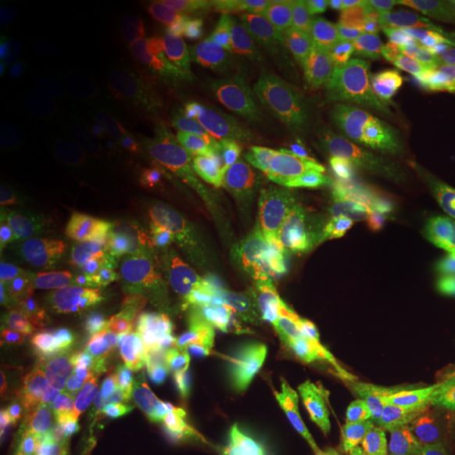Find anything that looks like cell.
<instances>
[{"mask_svg":"<svg viewBox=\"0 0 455 455\" xmlns=\"http://www.w3.org/2000/svg\"><path fill=\"white\" fill-rule=\"evenodd\" d=\"M268 213L284 243L371 281L403 266L378 213L344 181L316 169H291L275 181Z\"/></svg>","mask_w":455,"mask_h":455,"instance_id":"1","label":"cell"},{"mask_svg":"<svg viewBox=\"0 0 455 455\" xmlns=\"http://www.w3.org/2000/svg\"><path fill=\"white\" fill-rule=\"evenodd\" d=\"M367 363L373 386L392 405L455 449V367L418 318L398 316L388 344Z\"/></svg>","mask_w":455,"mask_h":455,"instance_id":"2","label":"cell"},{"mask_svg":"<svg viewBox=\"0 0 455 455\" xmlns=\"http://www.w3.org/2000/svg\"><path fill=\"white\" fill-rule=\"evenodd\" d=\"M325 123L335 144L384 181L409 195L455 201V180L419 150L413 131L395 141L375 138L367 124V98L358 95L329 108Z\"/></svg>","mask_w":455,"mask_h":455,"instance_id":"3","label":"cell"},{"mask_svg":"<svg viewBox=\"0 0 455 455\" xmlns=\"http://www.w3.org/2000/svg\"><path fill=\"white\" fill-rule=\"evenodd\" d=\"M161 221L173 241L201 251L230 247L244 232V218L232 198L198 178H178L164 190Z\"/></svg>","mask_w":455,"mask_h":455,"instance_id":"4","label":"cell"},{"mask_svg":"<svg viewBox=\"0 0 455 455\" xmlns=\"http://www.w3.org/2000/svg\"><path fill=\"white\" fill-rule=\"evenodd\" d=\"M55 266L68 284L95 298H123L144 278L133 253L89 235L66 236L57 244Z\"/></svg>","mask_w":455,"mask_h":455,"instance_id":"5","label":"cell"},{"mask_svg":"<svg viewBox=\"0 0 455 455\" xmlns=\"http://www.w3.org/2000/svg\"><path fill=\"white\" fill-rule=\"evenodd\" d=\"M299 74L306 95L323 110L358 98L365 84L356 49L333 38H321L304 49Z\"/></svg>","mask_w":455,"mask_h":455,"instance_id":"6","label":"cell"},{"mask_svg":"<svg viewBox=\"0 0 455 455\" xmlns=\"http://www.w3.org/2000/svg\"><path fill=\"white\" fill-rule=\"evenodd\" d=\"M135 378L144 396L158 407L198 411L212 403L213 388L204 373L195 363L175 352H148L140 358Z\"/></svg>","mask_w":455,"mask_h":455,"instance_id":"7","label":"cell"},{"mask_svg":"<svg viewBox=\"0 0 455 455\" xmlns=\"http://www.w3.org/2000/svg\"><path fill=\"white\" fill-rule=\"evenodd\" d=\"M171 331L203 365L228 382H243L251 371V358L241 341L235 339L226 325L209 312L188 308L171 316Z\"/></svg>","mask_w":455,"mask_h":455,"instance_id":"8","label":"cell"},{"mask_svg":"<svg viewBox=\"0 0 455 455\" xmlns=\"http://www.w3.org/2000/svg\"><path fill=\"white\" fill-rule=\"evenodd\" d=\"M60 352L57 327L44 315L4 308L0 315V355L4 373L41 371Z\"/></svg>","mask_w":455,"mask_h":455,"instance_id":"9","label":"cell"},{"mask_svg":"<svg viewBox=\"0 0 455 455\" xmlns=\"http://www.w3.org/2000/svg\"><path fill=\"white\" fill-rule=\"evenodd\" d=\"M84 220L95 236L123 249L150 247L158 238L156 213L129 192H101L91 198Z\"/></svg>","mask_w":455,"mask_h":455,"instance_id":"10","label":"cell"},{"mask_svg":"<svg viewBox=\"0 0 455 455\" xmlns=\"http://www.w3.org/2000/svg\"><path fill=\"white\" fill-rule=\"evenodd\" d=\"M407 100L419 150L455 180V95L418 83Z\"/></svg>","mask_w":455,"mask_h":455,"instance_id":"11","label":"cell"},{"mask_svg":"<svg viewBox=\"0 0 455 455\" xmlns=\"http://www.w3.org/2000/svg\"><path fill=\"white\" fill-rule=\"evenodd\" d=\"M236 301L264 318L266 329L284 350L299 352L318 333V329L298 301L266 278H247L238 284Z\"/></svg>","mask_w":455,"mask_h":455,"instance_id":"12","label":"cell"},{"mask_svg":"<svg viewBox=\"0 0 455 455\" xmlns=\"http://www.w3.org/2000/svg\"><path fill=\"white\" fill-rule=\"evenodd\" d=\"M369 28L386 49L418 64L432 60L453 36V32L415 15L403 4H388L375 11Z\"/></svg>","mask_w":455,"mask_h":455,"instance_id":"13","label":"cell"},{"mask_svg":"<svg viewBox=\"0 0 455 455\" xmlns=\"http://www.w3.org/2000/svg\"><path fill=\"white\" fill-rule=\"evenodd\" d=\"M89 131L108 141H124L140 135L146 127L140 108L121 100L93 101L84 112Z\"/></svg>","mask_w":455,"mask_h":455,"instance_id":"14","label":"cell"},{"mask_svg":"<svg viewBox=\"0 0 455 455\" xmlns=\"http://www.w3.org/2000/svg\"><path fill=\"white\" fill-rule=\"evenodd\" d=\"M20 101L21 114H24V135L11 148L9 155L17 163H32L43 155L44 144L53 133L55 110L47 100L38 98V95H28Z\"/></svg>","mask_w":455,"mask_h":455,"instance_id":"15","label":"cell"},{"mask_svg":"<svg viewBox=\"0 0 455 455\" xmlns=\"http://www.w3.org/2000/svg\"><path fill=\"white\" fill-rule=\"evenodd\" d=\"M44 28L32 17L9 15L0 21V61L15 64L43 47Z\"/></svg>","mask_w":455,"mask_h":455,"instance_id":"16","label":"cell"},{"mask_svg":"<svg viewBox=\"0 0 455 455\" xmlns=\"http://www.w3.org/2000/svg\"><path fill=\"white\" fill-rule=\"evenodd\" d=\"M407 428L396 418L371 419L358 426L350 443V455H401Z\"/></svg>","mask_w":455,"mask_h":455,"instance_id":"17","label":"cell"},{"mask_svg":"<svg viewBox=\"0 0 455 455\" xmlns=\"http://www.w3.org/2000/svg\"><path fill=\"white\" fill-rule=\"evenodd\" d=\"M298 355L306 367L321 378L329 379V382H346L348 379V363L329 335L316 333Z\"/></svg>","mask_w":455,"mask_h":455,"instance_id":"18","label":"cell"},{"mask_svg":"<svg viewBox=\"0 0 455 455\" xmlns=\"http://www.w3.org/2000/svg\"><path fill=\"white\" fill-rule=\"evenodd\" d=\"M418 78L422 84H428L432 89L447 91L453 93L455 91V34L445 43L439 53L432 60L422 64L418 70Z\"/></svg>","mask_w":455,"mask_h":455,"instance_id":"19","label":"cell"},{"mask_svg":"<svg viewBox=\"0 0 455 455\" xmlns=\"http://www.w3.org/2000/svg\"><path fill=\"white\" fill-rule=\"evenodd\" d=\"M64 171H66V163L61 156L47 155L38 158V161L34 163L24 175L26 192L34 196L47 195V192L53 190V188L61 181V178H64Z\"/></svg>","mask_w":455,"mask_h":455,"instance_id":"20","label":"cell"},{"mask_svg":"<svg viewBox=\"0 0 455 455\" xmlns=\"http://www.w3.org/2000/svg\"><path fill=\"white\" fill-rule=\"evenodd\" d=\"M24 135V114L21 101L13 93L4 91L3 104H0V144L3 148H13Z\"/></svg>","mask_w":455,"mask_h":455,"instance_id":"21","label":"cell"},{"mask_svg":"<svg viewBox=\"0 0 455 455\" xmlns=\"http://www.w3.org/2000/svg\"><path fill=\"white\" fill-rule=\"evenodd\" d=\"M226 327L232 338L241 341V344H259V341L264 339V335L268 333L264 318H261L255 310L249 308L232 312V315L228 316Z\"/></svg>","mask_w":455,"mask_h":455,"instance_id":"22","label":"cell"},{"mask_svg":"<svg viewBox=\"0 0 455 455\" xmlns=\"http://www.w3.org/2000/svg\"><path fill=\"white\" fill-rule=\"evenodd\" d=\"M401 4L432 24L455 30V0H409Z\"/></svg>","mask_w":455,"mask_h":455,"instance_id":"23","label":"cell"},{"mask_svg":"<svg viewBox=\"0 0 455 455\" xmlns=\"http://www.w3.org/2000/svg\"><path fill=\"white\" fill-rule=\"evenodd\" d=\"M430 312L447 329H455V281L443 283L436 289L430 299Z\"/></svg>","mask_w":455,"mask_h":455,"instance_id":"24","label":"cell"},{"mask_svg":"<svg viewBox=\"0 0 455 455\" xmlns=\"http://www.w3.org/2000/svg\"><path fill=\"white\" fill-rule=\"evenodd\" d=\"M13 156L7 155V152H3L0 155V190H7L11 180H13Z\"/></svg>","mask_w":455,"mask_h":455,"instance_id":"25","label":"cell"},{"mask_svg":"<svg viewBox=\"0 0 455 455\" xmlns=\"http://www.w3.org/2000/svg\"><path fill=\"white\" fill-rule=\"evenodd\" d=\"M441 348H443V352H445L447 358L453 363V367H455V329H445V331H443Z\"/></svg>","mask_w":455,"mask_h":455,"instance_id":"26","label":"cell"}]
</instances>
